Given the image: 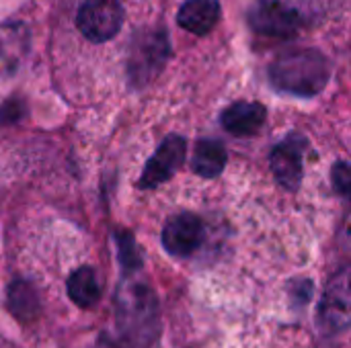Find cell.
Here are the masks:
<instances>
[{"instance_id":"30bf717a","label":"cell","mask_w":351,"mask_h":348,"mask_svg":"<svg viewBox=\"0 0 351 348\" xmlns=\"http://www.w3.org/2000/svg\"><path fill=\"white\" fill-rule=\"evenodd\" d=\"M265 117H267V109L261 103L241 101V103L230 105L222 113V125L228 133L247 137L261 129V125L265 123Z\"/></svg>"},{"instance_id":"5bb4252c","label":"cell","mask_w":351,"mask_h":348,"mask_svg":"<svg viewBox=\"0 0 351 348\" xmlns=\"http://www.w3.org/2000/svg\"><path fill=\"white\" fill-rule=\"evenodd\" d=\"M8 310L21 322H33L39 314V295L35 287L23 279L14 281L8 289Z\"/></svg>"},{"instance_id":"9c48e42d","label":"cell","mask_w":351,"mask_h":348,"mask_svg":"<svg viewBox=\"0 0 351 348\" xmlns=\"http://www.w3.org/2000/svg\"><path fill=\"white\" fill-rule=\"evenodd\" d=\"M154 295L148 287L136 285L128 295H123L119 304V316H123V328L132 334H140L144 330H152L154 320Z\"/></svg>"},{"instance_id":"5b68a950","label":"cell","mask_w":351,"mask_h":348,"mask_svg":"<svg viewBox=\"0 0 351 348\" xmlns=\"http://www.w3.org/2000/svg\"><path fill=\"white\" fill-rule=\"evenodd\" d=\"M317 326L327 336H337L350 328V283L348 271H341L325 289L319 312Z\"/></svg>"},{"instance_id":"52a82bcc","label":"cell","mask_w":351,"mask_h":348,"mask_svg":"<svg viewBox=\"0 0 351 348\" xmlns=\"http://www.w3.org/2000/svg\"><path fill=\"white\" fill-rule=\"evenodd\" d=\"M304 146H306V139L294 133L271 150V156H269L271 172L278 178V183L286 187L288 191H296L302 183Z\"/></svg>"},{"instance_id":"7c38bea8","label":"cell","mask_w":351,"mask_h":348,"mask_svg":"<svg viewBox=\"0 0 351 348\" xmlns=\"http://www.w3.org/2000/svg\"><path fill=\"white\" fill-rule=\"evenodd\" d=\"M68 297L78 308H93L101 299V285L90 267H78L68 279Z\"/></svg>"},{"instance_id":"6da1fadb","label":"cell","mask_w":351,"mask_h":348,"mask_svg":"<svg viewBox=\"0 0 351 348\" xmlns=\"http://www.w3.org/2000/svg\"><path fill=\"white\" fill-rule=\"evenodd\" d=\"M269 78L278 90L311 98L329 84L331 62L319 49L286 51L271 64Z\"/></svg>"},{"instance_id":"3957f363","label":"cell","mask_w":351,"mask_h":348,"mask_svg":"<svg viewBox=\"0 0 351 348\" xmlns=\"http://www.w3.org/2000/svg\"><path fill=\"white\" fill-rule=\"evenodd\" d=\"M169 41L165 33H146L136 37L128 57V74L132 84L150 82L169 59Z\"/></svg>"},{"instance_id":"ba28073f","label":"cell","mask_w":351,"mask_h":348,"mask_svg":"<svg viewBox=\"0 0 351 348\" xmlns=\"http://www.w3.org/2000/svg\"><path fill=\"white\" fill-rule=\"evenodd\" d=\"M204 242V222L193 213L171 217L162 230V246L171 256H191Z\"/></svg>"},{"instance_id":"4fadbf2b","label":"cell","mask_w":351,"mask_h":348,"mask_svg":"<svg viewBox=\"0 0 351 348\" xmlns=\"http://www.w3.org/2000/svg\"><path fill=\"white\" fill-rule=\"evenodd\" d=\"M226 150L220 142L216 139H204L195 146L193 150V158H191V166L193 170L204 176V178H216L224 166H226Z\"/></svg>"},{"instance_id":"277c9868","label":"cell","mask_w":351,"mask_h":348,"mask_svg":"<svg viewBox=\"0 0 351 348\" xmlns=\"http://www.w3.org/2000/svg\"><path fill=\"white\" fill-rule=\"evenodd\" d=\"M249 23L255 33L267 37H294L302 27L300 12L282 0H259L249 10Z\"/></svg>"},{"instance_id":"8fae6325","label":"cell","mask_w":351,"mask_h":348,"mask_svg":"<svg viewBox=\"0 0 351 348\" xmlns=\"http://www.w3.org/2000/svg\"><path fill=\"white\" fill-rule=\"evenodd\" d=\"M220 21V4L218 0H187L179 8L177 23L193 33V35H208Z\"/></svg>"},{"instance_id":"2e32d148","label":"cell","mask_w":351,"mask_h":348,"mask_svg":"<svg viewBox=\"0 0 351 348\" xmlns=\"http://www.w3.org/2000/svg\"><path fill=\"white\" fill-rule=\"evenodd\" d=\"M350 166H348L346 160H341V162L333 168V185H335V189H337L343 197H348V193H350Z\"/></svg>"},{"instance_id":"7a4b0ae2","label":"cell","mask_w":351,"mask_h":348,"mask_svg":"<svg viewBox=\"0 0 351 348\" xmlns=\"http://www.w3.org/2000/svg\"><path fill=\"white\" fill-rule=\"evenodd\" d=\"M123 23V8L119 0H84L76 14L78 31L93 43L113 39Z\"/></svg>"},{"instance_id":"8992f818","label":"cell","mask_w":351,"mask_h":348,"mask_svg":"<svg viewBox=\"0 0 351 348\" xmlns=\"http://www.w3.org/2000/svg\"><path fill=\"white\" fill-rule=\"evenodd\" d=\"M185 152H187V144L181 135H169L158 150L154 152V156L148 160L138 187L140 189H154L162 183H167L185 162Z\"/></svg>"},{"instance_id":"9a60e30c","label":"cell","mask_w":351,"mask_h":348,"mask_svg":"<svg viewBox=\"0 0 351 348\" xmlns=\"http://www.w3.org/2000/svg\"><path fill=\"white\" fill-rule=\"evenodd\" d=\"M119 254H121V263L125 269H136L140 267V256L136 250V244L130 236H119Z\"/></svg>"}]
</instances>
